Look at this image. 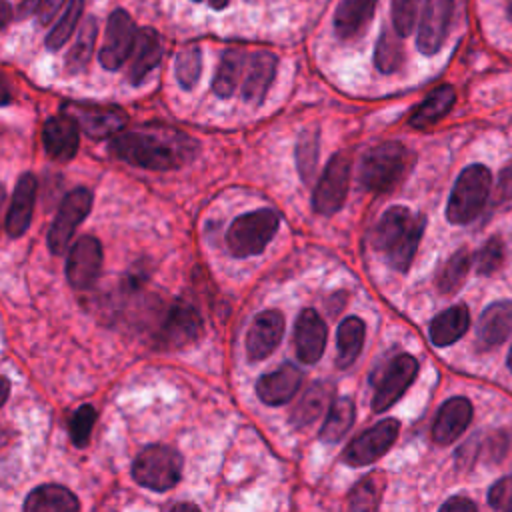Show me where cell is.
<instances>
[{"mask_svg":"<svg viewBox=\"0 0 512 512\" xmlns=\"http://www.w3.org/2000/svg\"><path fill=\"white\" fill-rule=\"evenodd\" d=\"M110 154L146 170H174L196 154V142L174 128L120 130L114 134Z\"/></svg>","mask_w":512,"mask_h":512,"instance_id":"1","label":"cell"},{"mask_svg":"<svg viewBox=\"0 0 512 512\" xmlns=\"http://www.w3.org/2000/svg\"><path fill=\"white\" fill-rule=\"evenodd\" d=\"M422 232V214L406 206H392L380 216L374 228L372 244L390 268H394L396 272H406L414 260Z\"/></svg>","mask_w":512,"mask_h":512,"instance_id":"2","label":"cell"},{"mask_svg":"<svg viewBox=\"0 0 512 512\" xmlns=\"http://www.w3.org/2000/svg\"><path fill=\"white\" fill-rule=\"evenodd\" d=\"M414 154L400 142H384L370 148L360 162V184L372 194L392 192L408 176Z\"/></svg>","mask_w":512,"mask_h":512,"instance_id":"3","label":"cell"},{"mask_svg":"<svg viewBox=\"0 0 512 512\" xmlns=\"http://www.w3.org/2000/svg\"><path fill=\"white\" fill-rule=\"evenodd\" d=\"M490 170L482 164H472L464 168L450 192L446 216L452 224H468L474 220L490 194Z\"/></svg>","mask_w":512,"mask_h":512,"instance_id":"4","label":"cell"},{"mask_svg":"<svg viewBox=\"0 0 512 512\" xmlns=\"http://www.w3.org/2000/svg\"><path fill=\"white\" fill-rule=\"evenodd\" d=\"M278 224L280 218L272 208H260L238 216L226 232L228 250L236 258L260 254L276 234Z\"/></svg>","mask_w":512,"mask_h":512,"instance_id":"5","label":"cell"},{"mask_svg":"<svg viewBox=\"0 0 512 512\" xmlns=\"http://www.w3.org/2000/svg\"><path fill=\"white\" fill-rule=\"evenodd\" d=\"M182 474V456L162 444L146 446L132 462V478L154 492L170 490Z\"/></svg>","mask_w":512,"mask_h":512,"instance_id":"6","label":"cell"},{"mask_svg":"<svg viewBox=\"0 0 512 512\" xmlns=\"http://www.w3.org/2000/svg\"><path fill=\"white\" fill-rule=\"evenodd\" d=\"M202 334L200 312L186 300L172 302L156 322L154 344L162 350H178Z\"/></svg>","mask_w":512,"mask_h":512,"instance_id":"7","label":"cell"},{"mask_svg":"<svg viewBox=\"0 0 512 512\" xmlns=\"http://www.w3.org/2000/svg\"><path fill=\"white\" fill-rule=\"evenodd\" d=\"M90 206H92V192L88 188H74L64 196L58 208V214L46 236L48 248L52 254L64 252L78 224L88 216Z\"/></svg>","mask_w":512,"mask_h":512,"instance_id":"8","label":"cell"},{"mask_svg":"<svg viewBox=\"0 0 512 512\" xmlns=\"http://www.w3.org/2000/svg\"><path fill=\"white\" fill-rule=\"evenodd\" d=\"M400 424L394 418H384L360 436H356L344 450L342 458L348 466H366L376 462L380 456L392 448L398 438Z\"/></svg>","mask_w":512,"mask_h":512,"instance_id":"9","label":"cell"},{"mask_svg":"<svg viewBox=\"0 0 512 512\" xmlns=\"http://www.w3.org/2000/svg\"><path fill=\"white\" fill-rule=\"evenodd\" d=\"M350 180V160L344 154H334L312 194V206L318 214L330 216L338 212L346 200Z\"/></svg>","mask_w":512,"mask_h":512,"instance_id":"10","label":"cell"},{"mask_svg":"<svg viewBox=\"0 0 512 512\" xmlns=\"http://www.w3.org/2000/svg\"><path fill=\"white\" fill-rule=\"evenodd\" d=\"M416 374H418V362L414 356L410 354L394 356L378 378V384L372 396V410L374 412L388 410L408 390Z\"/></svg>","mask_w":512,"mask_h":512,"instance_id":"11","label":"cell"},{"mask_svg":"<svg viewBox=\"0 0 512 512\" xmlns=\"http://www.w3.org/2000/svg\"><path fill=\"white\" fill-rule=\"evenodd\" d=\"M136 32L138 30L126 10L118 8L108 16L104 44L98 54V60L106 70H118L130 58Z\"/></svg>","mask_w":512,"mask_h":512,"instance_id":"12","label":"cell"},{"mask_svg":"<svg viewBox=\"0 0 512 512\" xmlns=\"http://www.w3.org/2000/svg\"><path fill=\"white\" fill-rule=\"evenodd\" d=\"M64 112L70 114L78 128H82L90 138H108L118 134L126 124V114L118 106L86 104V102H68Z\"/></svg>","mask_w":512,"mask_h":512,"instance_id":"13","label":"cell"},{"mask_svg":"<svg viewBox=\"0 0 512 512\" xmlns=\"http://www.w3.org/2000/svg\"><path fill=\"white\" fill-rule=\"evenodd\" d=\"M102 268V244L94 236H80L68 252L66 278L72 288L88 290Z\"/></svg>","mask_w":512,"mask_h":512,"instance_id":"14","label":"cell"},{"mask_svg":"<svg viewBox=\"0 0 512 512\" xmlns=\"http://www.w3.org/2000/svg\"><path fill=\"white\" fill-rule=\"evenodd\" d=\"M454 0H424L420 26H418V50L426 56H432L440 50L452 18Z\"/></svg>","mask_w":512,"mask_h":512,"instance_id":"15","label":"cell"},{"mask_svg":"<svg viewBox=\"0 0 512 512\" xmlns=\"http://www.w3.org/2000/svg\"><path fill=\"white\" fill-rule=\"evenodd\" d=\"M284 334V318L278 310L260 312L246 334V354L250 362L264 360L274 352Z\"/></svg>","mask_w":512,"mask_h":512,"instance_id":"16","label":"cell"},{"mask_svg":"<svg viewBox=\"0 0 512 512\" xmlns=\"http://www.w3.org/2000/svg\"><path fill=\"white\" fill-rule=\"evenodd\" d=\"M78 124L70 114H60L52 116L46 120L44 130H42V142L44 150L52 160L58 162H68L76 156L78 152Z\"/></svg>","mask_w":512,"mask_h":512,"instance_id":"17","label":"cell"},{"mask_svg":"<svg viewBox=\"0 0 512 512\" xmlns=\"http://www.w3.org/2000/svg\"><path fill=\"white\" fill-rule=\"evenodd\" d=\"M326 346V324L316 310L306 308L300 312L294 326V348L298 360L304 364H314Z\"/></svg>","mask_w":512,"mask_h":512,"instance_id":"18","label":"cell"},{"mask_svg":"<svg viewBox=\"0 0 512 512\" xmlns=\"http://www.w3.org/2000/svg\"><path fill=\"white\" fill-rule=\"evenodd\" d=\"M302 384V372L294 364L286 362L278 366L274 372H268L258 378L256 394L264 404L278 406L292 400Z\"/></svg>","mask_w":512,"mask_h":512,"instance_id":"19","label":"cell"},{"mask_svg":"<svg viewBox=\"0 0 512 512\" xmlns=\"http://www.w3.org/2000/svg\"><path fill=\"white\" fill-rule=\"evenodd\" d=\"M472 420V404L464 396L448 398L434 420L432 438L438 444H452L470 424Z\"/></svg>","mask_w":512,"mask_h":512,"instance_id":"20","label":"cell"},{"mask_svg":"<svg viewBox=\"0 0 512 512\" xmlns=\"http://www.w3.org/2000/svg\"><path fill=\"white\" fill-rule=\"evenodd\" d=\"M132 62L128 78L132 84H140L162 60V38L154 28H140L136 32L134 48L130 52Z\"/></svg>","mask_w":512,"mask_h":512,"instance_id":"21","label":"cell"},{"mask_svg":"<svg viewBox=\"0 0 512 512\" xmlns=\"http://www.w3.org/2000/svg\"><path fill=\"white\" fill-rule=\"evenodd\" d=\"M36 200V178L30 172H24L14 188L12 204L6 214V230L12 238L22 236L32 220Z\"/></svg>","mask_w":512,"mask_h":512,"instance_id":"22","label":"cell"},{"mask_svg":"<svg viewBox=\"0 0 512 512\" xmlns=\"http://www.w3.org/2000/svg\"><path fill=\"white\" fill-rule=\"evenodd\" d=\"M246 78L242 86V96L250 104H260L274 80L276 74V56L272 52H254L246 60Z\"/></svg>","mask_w":512,"mask_h":512,"instance_id":"23","label":"cell"},{"mask_svg":"<svg viewBox=\"0 0 512 512\" xmlns=\"http://www.w3.org/2000/svg\"><path fill=\"white\" fill-rule=\"evenodd\" d=\"M378 0H340L334 12V32L340 40H352L362 34L376 10Z\"/></svg>","mask_w":512,"mask_h":512,"instance_id":"24","label":"cell"},{"mask_svg":"<svg viewBox=\"0 0 512 512\" xmlns=\"http://www.w3.org/2000/svg\"><path fill=\"white\" fill-rule=\"evenodd\" d=\"M512 334V302L490 304L476 326L478 344L482 348H494Z\"/></svg>","mask_w":512,"mask_h":512,"instance_id":"25","label":"cell"},{"mask_svg":"<svg viewBox=\"0 0 512 512\" xmlns=\"http://www.w3.org/2000/svg\"><path fill=\"white\" fill-rule=\"evenodd\" d=\"M78 508V498L58 484L38 486L24 500L26 512H76Z\"/></svg>","mask_w":512,"mask_h":512,"instance_id":"26","label":"cell"},{"mask_svg":"<svg viewBox=\"0 0 512 512\" xmlns=\"http://www.w3.org/2000/svg\"><path fill=\"white\" fill-rule=\"evenodd\" d=\"M470 326V312L464 304L450 306L448 310L436 314L430 322V340L436 346L454 344L464 336Z\"/></svg>","mask_w":512,"mask_h":512,"instance_id":"27","label":"cell"},{"mask_svg":"<svg viewBox=\"0 0 512 512\" xmlns=\"http://www.w3.org/2000/svg\"><path fill=\"white\" fill-rule=\"evenodd\" d=\"M456 100V92L452 86L444 84L434 88L412 112L410 116V126L412 128H426L434 122H438L442 116H446L450 112V108L454 106Z\"/></svg>","mask_w":512,"mask_h":512,"instance_id":"28","label":"cell"},{"mask_svg":"<svg viewBox=\"0 0 512 512\" xmlns=\"http://www.w3.org/2000/svg\"><path fill=\"white\" fill-rule=\"evenodd\" d=\"M332 386L328 382H314L298 400L290 414V424L294 428H304L312 424L328 406Z\"/></svg>","mask_w":512,"mask_h":512,"instance_id":"29","label":"cell"},{"mask_svg":"<svg viewBox=\"0 0 512 512\" xmlns=\"http://www.w3.org/2000/svg\"><path fill=\"white\" fill-rule=\"evenodd\" d=\"M246 58L248 56L242 48H228L222 54L218 70L214 74V82H212V90L216 92V96H220V98L232 96V92L236 90V86L240 82Z\"/></svg>","mask_w":512,"mask_h":512,"instance_id":"30","label":"cell"},{"mask_svg":"<svg viewBox=\"0 0 512 512\" xmlns=\"http://www.w3.org/2000/svg\"><path fill=\"white\" fill-rule=\"evenodd\" d=\"M364 332H366V326L356 316H348L340 322L338 336H336V346H338L336 364H338V368H348L358 358V354L362 350V344H364Z\"/></svg>","mask_w":512,"mask_h":512,"instance_id":"31","label":"cell"},{"mask_svg":"<svg viewBox=\"0 0 512 512\" xmlns=\"http://www.w3.org/2000/svg\"><path fill=\"white\" fill-rule=\"evenodd\" d=\"M354 422V402L350 398H338L332 402L328 408L326 420L320 430V440L322 442H338L344 438V434L350 430Z\"/></svg>","mask_w":512,"mask_h":512,"instance_id":"32","label":"cell"},{"mask_svg":"<svg viewBox=\"0 0 512 512\" xmlns=\"http://www.w3.org/2000/svg\"><path fill=\"white\" fill-rule=\"evenodd\" d=\"M96 32H98V26H96V20L94 18H86V22L80 26V32L66 56V72L68 74H76L80 70L86 68L92 52H94V42H96Z\"/></svg>","mask_w":512,"mask_h":512,"instance_id":"33","label":"cell"},{"mask_svg":"<svg viewBox=\"0 0 512 512\" xmlns=\"http://www.w3.org/2000/svg\"><path fill=\"white\" fill-rule=\"evenodd\" d=\"M404 62V48L400 42V34L392 32L390 28H384L376 48H374V64L382 74L396 72Z\"/></svg>","mask_w":512,"mask_h":512,"instance_id":"34","label":"cell"},{"mask_svg":"<svg viewBox=\"0 0 512 512\" xmlns=\"http://www.w3.org/2000/svg\"><path fill=\"white\" fill-rule=\"evenodd\" d=\"M470 270V254L466 248H460L458 252H454L440 268L438 276H436V288L442 294H450L454 292L466 278Z\"/></svg>","mask_w":512,"mask_h":512,"instance_id":"35","label":"cell"},{"mask_svg":"<svg viewBox=\"0 0 512 512\" xmlns=\"http://www.w3.org/2000/svg\"><path fill=\"white\" fill-rule=\"evenodd\" d=\"M384 490V480L380 474H368L364 476L348 496V506L352 510H374L380 504Z\"/></svg>","mask_w":512,"mask_h":512,"instance_id":"36","label":"cell"},{"mask_svg":"<svg viewBox=\"0 0 512 512\" xmlns=\"http://www.w3.org/2000/svg\"><path fill=\"white\" fill-rule=\"evenodd\" d=\"M174 72H176V80L182 88L190 90L196 86L200 72H202V52L196 44H188L186 48H182L176 56L174 62Z\"/></svg>","mask_w":512,"mask_h":512,"instance_id":"37","label":"cell"},{"mask_svg":"<svg viewBox=\"0 0 512 512\" xmlns=\"http://www.w3.org/2000/svg\"><path fill=\"white\" fill-rule=\"evenodd\" d=\"M82 10H84V0H70L66 4L64 14L60 16V20L54 24V28L46 36V48L58 50L64 46V42L70 38L76 24L80 22Z\"/></svg>","mask_w":512,"mask_h":512,"instance_id":"38","label":"cell"},{"mask_svg":"<svg viewBox=\"0 0 512 512\" xmlns=\"http://www.w3.org/2000/svg\"><path fill=\"white\" fill-rule=\"evenodd\" d=\"M318 162V136L316 132H304L296 142V166L304 182H310Z\"/></svg>","mask_w":512,"mask_h":512,"instance_id":"39","label":"cell"},{"mask_svg":"<svg viewBox=\"0 0 512 512\" xmlns=\"http://www.w3.org/2000/svg\"><path fill=\"white\" fill-rule=\"evenodd\" d=\"M96 422V410L90 404H82L80 408L74 410L70 418V438L76 446H84L92 434Z\"/></svg>","mask_w":512,"mask_h":512,"instance_id":"40","label":"cell"},{"mask_svg":"<svg viewBox=\"0 0 512 512\" xmlns=\"http://www.w3.org/2000/svg\"><path fill=\"white\" fill-rule=\"evenodd\" d=\"M504 262V244L500 238H490L480 252L476 254V270L478 274H494Z\"/></svg>","mask_w":512,"mask_h":512,"instance_id":"41","label":"cell"},{"mask_svg":"<svg viewBox=\"0 0 512 512\" xmlns=\"http://www.w3.org/2000/svg\"><path fill=\"white\" fill-rule=\"evenodd\" d=\"M420 0H392V24L400 36H408L414 30Z\"/></svg>","mask_w":512,"mask_h":512,"instance_id":"42","label":"cell"},{"mask_svg":"<svg viewBox=\"0 0 512 512\" xmlns=\"http://www.w3.org/2000/svg\"><path fill=\"white\" fill-rule=\"evenodd\" d=\"M488 504L496 510L512 508V474L496 480L488 490Z\"/></svg>","mask_w":512,"mask_h":512,"instance_id":"43","label":"cell"},{"mask_svg":"<svg viewBox=\"0 0 512 512\" xmlns=\"http://www.w3.org/2000/svg\"><path fill=\"white\" fill-rule=\"evenodd\" d=\"M148 276H150V270L146 268V264L144 262H138V264H134L130 270H126V274H124V278H122V294H134V292H138L142 286H144V282L148 280Z\"/></svg>","mask_w":512,"mask_h":512,"instance_id":"44","label":"cell"},{"mask_svg":"<svg viewBox=\"0 0 512 512\" xmlns=\"http://www.w3.org/2000/svg\"><path fill=\"white\" fill-rule=\"evenodd\" d=\"M496 196L500 202L512 198V164H508L506 168L500 170L498 184H496Z\"/></svg>","mask_w":512,"mask_h":512,"instance_id":"45","label":"cell"},{"mask_svg":"<svg viewBox=\"0 0 512 512\" xmlns=\"http://www.w3.org/2000/svg\"><path fill=\"white\" fill-rule=\"evenodd\" d=\"M62 4H64V0H40V6H38L40 22L48 24L54 18V14L60 10Z\"/></svg>","mask_w":512,"mask_h":512,"instance_id":"46","label":"cell"},{"mask_svg":"<svg viewBox=\"0 0 512 512\" xmlns=\"http://www.w3.org/2000/svg\"><path fill=\"white\" fill-rule=\"evenodd\" d=\"M442 510H466V512H470V510H476V504L470 500V498H466V496H452V498H448L442 506H440Z\"/></svg>","mask_w":512,"mask_h":512,"instance_id":"47","label":"cell"},{"mask_svg":"<svg viewBox=\"0 0 512 512\" xmlns=\"http://www.w3.org/2000/svg\"><path fill=\"white\" fill-rule=\"evenodd\" d=\"M10 20H12V6L8 2L0 0V30H4Z\"/></svg>","mask_w":512,"mask_h":512,"instance_id":"48","label":"cell"},{"mask_svg":"<svg viewBox=\"0 0 512 512\" xmlns=\"http://www.w3.org/2000/svg\"><path fill=\"white\" fill-rule=\"evenodd\" d=\"M8 394H10V382H8V378L0 376V408L4 406Z\"/></svg>","mask_w":512,"mask_h":512,"instance_id":"49","label":"cell"},{"mask_svg":"<svg viewBox=\"0 0 512 512\" xmlns=\"http://www.w3.org/2000/svg\"><path fill=\"white\" fill-rule=\"evenodd\" d=\"M10 98H12V94H10V88H8V84H6L4 80H0V104H6V102H10Z\"/></svg>","mask_w":512,"mask_h":512,"instance_id":"50","label":"cell"},{"mask_svg":"<svg viewBox=\"0 0 512 512\" xmlns=\"http://www.w3.org/2000/svg\"><path fill=\"white\" fill-rule=\"evenodd\" d=\"M208 4H210V8H214V10H222V8L228 6V0H208Z\"/></svg>","mask_w":512,"mask_h":512,"instance_id":"51","label":"cell"},{"mask_svg":"<svg viewBox=\"0 0 512 512\" xmlns=\"http://www.w3.org/2000/svg\"><path fill=\"white\" fill-rule=\"evenodd\" d=\"M2 204H4V186L0 184V208H2Z\"/></svg>","mask_w":512,"mask_h":512,"instance_id":"52","label":"cell"},{"mask_svg":"<svg viewBox=\"0 0 512 512\" xmlns=\"http://www.w3.org/2000/svg\"><path fill=\"white\" fill-rule=\"evenodd\" d=\"M508 368H510V372H512V348H510V352H508Z\"/></svg>","mask_w":512,"mask_h":512,"instance_id":"53","label":"cell"},{"mask_svg":"<svg viewBox=\"0 0 512 512\" xmlns=\"http://www.w3.org/2000/svg\"><path fill=\"white\" fill-rule=\"evenodd\" d=\"M508 14H510V18H512V0H508Z\"/></svg>","mask_w":512,"mask_h":512,"instance_id":"54","label":"cell"}]
</instances>
